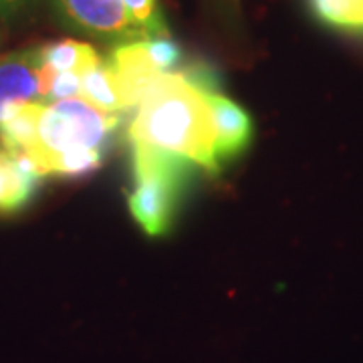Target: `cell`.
<instances>
[{"label": "cell", "instance_id": "obj_1", "mask_svg": "<svg viewBox=\"0 0 363 363\" xmlns=\"http://www.w3.org/2000/svg\"><path fill=\"white\" fill-rule=\"evenodd\" d=\"M208 93L184 71L164 73L145 93L130 125L131 143H142L218 174L216 125Z\"/></svg>", "mask_w": 363, "mask_h": 363}, {"label": "cell", "instance_id": "obj_2", "mask_svg": "<svg viewBox=\"0 0 363 363\" xmlns=\"http://www.w3.org/2000/svg\"><path fill=\"white\" fill-rule=\"evenodd\" d=\"M119 116H109L81 97L59 99L43 105L37 140L25 152L39 174L83 176L101 166L109 133Z\"/></svg>", "mask_w": 363, "mask_h": 363}, {"label": "cell", "instance_id": "obj_3", "mask_svg": "<svg viewBox=\"0 0 363 363\" xmlns=\"http://www.w3.org/2000/svg\"><path fill=\"white\" fill-rule=\"evenodd\" d=\"M133 145V190L128 198L131 216L150 236H162L174 224L178 198L192 164L162 150Z\"/></svg>", "mask_w": 363, "mask_h": 363}, {"label": "cell", "instance_id": "obj_4", "mask_svg": "<svg viewBox=\"0 0 363 363\" xmlns=\"http://www.w3.org/2000/svg\"><path fill=\"white\" fill-rule=\"evenodd\" d=\"M52 75L40 49L0 55V121L26 104H47Z\"/></svg>", "mask_w": 363, "mask_h": 363}, {"label": "cell", "instance_id": "obj_5", "mask_svg": "<svg viewBox=\"0 0 363 363\" xmlns=\"http://www.w3.org/2000/svg\"><path fill=\"white\" fill-rule=\"evenodd\" d=\"M57 9L67 25L93 37L123 40V45L147 39L121 0H57Z\"/></svg>", "mask_w": 363, "mask_h": 363}, {"label": "cell", "instance_id": "obj_6", "mask_svg": "<svg viewBox=\"0 0 363 363\" xmlns=\"http://www.w3.org/2000/svg\"><path fill=\"white\" fill-rule=\"evenodd\" d=\"M109 63L116 71L121 93L125 97L128 111L142 104L145 93L152 89L157 79L164 75V71L152 61L143 40L125 43V45L117 47Z\"/></svg>", "mask_w": 363, "mask_h": 363}, {"label": "cell", "instance_id": "obj_7", "mask_svg": "<svg viewBox=\"0 0 363 363\" xmlns=\"http://www.w3.org/2000/svg\"><path fill=\"white\" fill-rule=\"evenodd\" d=\"M208 101L216 125V157L222 168V164L240 156L250 143L252 121L240 105H236L233 99L216 91L208 93Z\"/></svg>", "mask_w": 363, "mask_h": 363}, {"label": "cell", "instance_id": "obj_8", "mask_svg": "<svg viewBox=\"0 0 363 363\" xmlns=\"http://www.w3.org/2000/svg\"><path fill=\"white\" fill-rule=\"evenodd\" d=\"M43 180L37 166L26 154H9L0 150V212L21 210Z\"/></svg>", "mask_w": 363, "mask_h": 363}, {"label": "cell", "instance_id": "obj_9", "mask_svg": "<svg viewBox=\"0 0 363 363\" xmlns=\"http://www.w3.org/2000/svg\"><path fill=\"white\" fill-rule=\"evenodd\" d=\"M81 99L109 116H119L128 111L125 97L109 61H101L99 65L81 75Z\"/></svg>", "mask_w": 363, "mask_h": 363}, {"label": "cell", "instance_id": "obj_10", "mask_svg": "<svg viewBox=\"0 0 363 363\" xmlns=\"http://www.w3.org/2000/svg\"><path fill=\"white\" fill-rule=\"evenodd\" d=\"M40 57L45 65L51 67L57 73H75L83 75L89 69L97 67L104 59L87 43L79 40H57L51 45L40 47Z\"/></svg>", "mask_w": 363, "mask_h": 363}, {"label": "cell", "instance_id": "obj_11", "mask_svg": "<svg viewBox=\"0 0 363 363\" xmlns=\"http://www.w3.org/2000/svg\"><path fill=\"white\" fill-rule=\"evenodd\" d=\"M45 104H26L0 121V143L9 154H25L37 140L39 117Z\"/></svg>", "mask_w": 363, "mask_h": 363}, {"label": "cell", "instance_id": "obj_12", "mask_svg": "<svg viewBox=\"0 0 363 363\" xmlns=\"http://www.w3.org/2000/svg\"><path fill=\"white\" fill-rule=\"evenodd\" d=\"M323 25L363 35V0H305Z\"/></svg>", "mask_w": 363, "mask_h": 363}, {"label": "cell", "instance_id": "obj_13", "mask_svg": "<svg viewBox=\"0 0 363 363\" xmlns=\"http://www.w3.org/2000/svg\"><path fill=\"white\" fill-rule=\"evenodd\" d=\"M131 21L142 28L147 39L169 37L168 25L157 9V0H121Z\"/></svg>", "mask_w": 363, "mask_h": 363}, {"label": "cell", "instance_id": "obj_14", "mask_svg": "<svg viewBox=\"0 0 363 363\" xmlns=\"http://www.w3.org/2000/svg\"><path fill=\"white\" fill-rule=\"evenodd\" d=\"M143 45L150 52L152 61L156 63L164 73H169L174 67L182 61L180 47L169 40V37H156V39H143Z\"/></svg>", "mask_w": 363, "mask_h": 363}, {"label": "cell", "instance_id": "obj_15", "mask_svg": "<svg viewBox=\"0 0 363 363\" xmlns=\"http://www.w3.org/2000/svg\"><path fill=\"white\" fill-rule=\"evenodd\" d=\"M71 97H81V75L55 71L47 104L59 101V99H71Z\"/></svg>", "mask_w": 363, "mask_h": 363}, {"label": "cell", "instance_id": "obj_16", "mask_svg": "<svg viewBox=\"0 0 363 363\" xmlns=\"http://www.w3.org/2000/svg\"><path fill=\"white\" fill-rule=\"evenodd\" d=\"M33 0H0V18L13 21L18 14H23L30 6Z\"/></svg>", "mask_w": 363, "mask_h": 363}]
</instances>
